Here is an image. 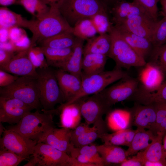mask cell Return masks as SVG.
I'll return each mask as SVG.
<instances>
[{"instance_id":"9c48e42d","label":"cell","mask_w":166,"mask_h":166,"mask_svg":"<svg viewBox=\"0 0 166 166\" xmlns=\"http://www.w3.org/2000/svg\"><path fill=\"white\" fill-rule=\"evenodd\" d=\"M120 81L100 92L111 107L117 103L131 98L138 89L139 80L137 79L128 76Z\"/></svg>"},{"instance_id":"11a10c76","label":"cell","mask_w":166,"mask_h":166,"mask_svg":"<svg viewBox=\"0 0 166 166\" xmlns=\"http://www.w3.org/2000/svg\"><path fill=\"white\" fill-rule=\"evenodd\" d=\"M160 2L161 6V14L166 16V0H160Z\"/></svg>"},{"instance_id":"f35d334b","label":"cell","mask_w":166,"mask_h":166,"mask_svg":"<svg viewBox=\"0 0 166 166\" xmlns=\"http://www.w3.org/2000/svg\"><path fill=\"white\" fill-rule=\"evenodd\" d=\"M99 138L104 144L118 146H128L126 129L116 131L112 133H109L107 132L104 133L100 136Z\"/></svg>"},{"instance_id":"d590c367","label":"cell","mask_w":166,"mask_h":166,"mask_svg":"<svg viewBox=\"0 0 166 166\" xmlns=\"http://www.w3.org/2000/svg\"><path fill=\"white\" fill-rule=\"evenodd\" d=\"M90 18L97 33L99 34L109 33L114 26L109 19L107 11L97 13Z\"/></svg>"},{"instance_id":"f1b7e54d","label":"cell","mask_w":166,"mask_h":166,"mask_svg":"<svg viewBox=\"0 0 166 166\" xmlns=\"http://www.w3.org/2000/svg\"><path fill=\"white\" fill-rule=\"evenodd\" d=\"M29 20L6 6L0 8V29L9 30L14 27L27 28Z\"/></svg>"},{"instance_id":"f5cc1de1","label":"cell","mask_w":166,"mask_h":166,"mask_svg":"<svg viewBox=\"0 0 166 166\" xmlns=\"http://www.w3.org/2000/svg\"><path fill=\"white\" fill-rule=\"evenodd\" d=\"M19 0H0L2 6H6L12 5H18Z\"/></svg>"},{"instance_id":"8992f818","label":"cell","mask_w":166,"mask_h":166,"mask_svg":"<svg viewBox=\"0 0 166 166\" xmlns=\"http://www.w3.org/2000/svg\"><path fill=\"white\" fill-rule=\"evenodd\" d=\"M0 96L18 99L38 109L41 105L37 78L30 77H19L10 85L0 88Z\"/></svg>"},{"instance_id":"681fc988","label":"cell","mask_w":166,"mask_h":166,"mask_svg":"<svg viewBox=\"0 0 166 166\" xmlns=\"http://www.w3.org/2000/svg\"><path fill=\"white\" fill-rule=\"evenodd\" d=\"M33 49L37 58L43 64L45 68L49 67L44 54L41 47L34 46L33 47Z\"/></svg>"},{"instance_id":"9f6ffc18","label":"cell","mask_w":166,"mask_h":166,"mask_svg":"<svg viewBox=\"0 0 166 166\" xmlns=\"http://www.w3.org/2000/svg\"><path fill=\"white\" fill-rule=\"evenodd\" d=\"M162 144L164 154L166 158V132L163 137Z\"/></svg>"},{"instance_id":"83f0119b","label":"cell","mask_w":166,"mask_h":166,"mask_svg":"<svg viewBox=\"0 0 166 166\" xmlns=\"http://www.w3.org/2000/svg\"><path fill=\"white\" fill-rule=\"evenodd\" d=\"M96 147L107 165L110 164H121L127 158L126 150L118 146L104 144Z\"/></svg>"},{"instance_id":"7402d4cb","label":"cell","mask_w":166,"mask_h":166,"mask_svg":"<svg viewBox=\"0 0 166 166\" xmlns=\"http://www.w3.org/2000/svg\"><path fill=\"white\" fill-rule=\"evenodd\" d=\"M77 38L73 52L69 58L58 67L62 70L81 78L84 41Z\"/></svg>"},{"instance_id":"f6af8a7d","label":"cell","mask_w":166,"mask_h":166,"mask_svg":"<svg viewBox=\"0 0 166 166\" xmlns=\"http://www.w3.org/2000/svg\"><path fill=\"white\" fill-rule=\"evenodd\" d=\"M120 164L121 166H143L144 161L139 152Z\"/></svg>"},{"instance_id":"3957f363","label":"cell","mask_w":166,"mask_h":166,"mask_svg":"<svg viewBox=\"0 0 166 166\" xmlns=\"http://www.w3.org/2000/svg\"><path fill=\"white\" fill-rule=\"evenodd\" d=\"M65 20L72 27L79 21L107 11L101 0H63L58 7Z\"/></svg>"},{"instance_id":"277c9868","label":"cell","mask_w":166,"mask_h":166,"mask_svg":"<svg viewBox=\"0 0 166 166\" xmlns=\"http://www.w3.org/2000/svg\"><path fill=\"white\" fill-rule=\"evenodd\" d=\"M37 78L39 99L43 110H52L58 104L62 105L65 102L54 71L49 67L37 70Z\"/></svg>"},{"instance_id":"f546056e","label":"cell","mask_w":166,"mask_h":166,"mask_svg":"<svg viewBox=\"0 0 166 166\" xmlns=\"http://www.w3.org/2000/svg\"><path fill=\"white\" fill-rule=\"evenodd\" d=\"M108 127L103 120L95 123L93 126L82 135L71 140V142L75 147H80L92 143L99 138L103 133L107 132Z\"/></svg>"},{"instance_id":"4dcf8cb0","label":"cell","mask_w":166,"mask_h":166,"mask_svg":"<svg viewBox=\"0 0 166 166\" xmlns=\"http://www.w3.org/2000/svg\"><path fill=\"white\" fill-rule=\"evenodd\" d=\"M76 39L72 32H65L44 40L39 44L40 46L55 49L72 48L74 46Z\"/></svg>"},{"instance_id":"ee69618b","label":"cell","mask_w":166,"mask_h":166,"mask_svg":"<svg viewBox=\"0 0 166 166\" xmlns=\"http://www.w3.org/2000/svg\"><path fill=\"white\" fill-rule=\"evenodd\" d=\"M19 77L12 75L2 69L0 70V86H8L13 83Z\"/></svg>"},{"instance_id":"9a60e30c","label":"cell","mask_w":166,"mask_h":166,"mask_svg":"<svg viewBox=\"0 0 166 166\" xmlns=\"http://www.w3.org/2000/svg\"><path fill=\"white\" fill-rule=\"evenodd\" d=\"M157 21L148 14L134 16L118 26L138 35L151 41L154 30Z\"/></svg>"},{"instance_id":"ac0fdd59","label":"cell","mask_w":166,"mask_h":166,"mask_svg":"<svg viewBox=\"0 0 166 166\" xmlns=\"http://www.w3.org/2000/svg\"><path fill=\"white\" fill-rule=\"evenodd\" d=\"M110 12L112 16V21L114 26L120 25L136 15L144 14L149 15L136 2H128L125 0L114 4L111 7Z\"/></svg>"},{"instance_id":"5bb4252c","label":"cell","mask_w":166,"mask_h":166,"mask_svg":"<svg viewBox=\"0 0 166 166\" xmlns=\"http://www.w3.org/2000/svg\"><path fill=\"white\" fill-rule=\"evenodd\" d=\"M29 48L18 52L8 64L0 67V69L18 77L37 78L38 75L37 71L28 57Z\"/></svg>"},{"instance_id":"db71d44e","label":"cell","mask_w":166,"mask_h":166,"mask_svg":"<svg viewBox=\"0 0 166 166\" xmlns=\"http://www.w3.org/2000/svg\"><path fill=\"white\" fill-rule=\"evenodd\" d=\"M144 166H165L163 163L159 161H151L145 160L144 162Z\"/></svg>"},{"instance_id":"2e32d148","label":"cell","mask_w":166,"mask_h":166,"mask_svg":"<svg viewBox=\"0 0 166 166\" xmlns=\"http://www.w3.org/2000/svg\"><path fill=\"white\" fill-rule=\"evenodd\" d=\"M139 75L138 80L141 84L140 88L147 92L156 90L164 81L165 76L155 64L149 61L143 66Z\"/></svg>"},{"instance_id":"7dc6e473","label":"cell","mask_w":166,"mask_h":166,"mask_svg":"<svg viewBox=\"0 0 166 166\" xmlns=\"http://www.w3.org/2000/svg\"><path fill=\"white\" fill-rule=\"evenodd\" d=\"M89 125L86 123H80L75 128L71 129V141L82 135L89 130L91 128Z\"/></svg>"},{"instance_id":"1f68e13d","label":"cell","mask_w":166,"mask_h":166,"mask_svg":"<svg viewBox=\"0 0 166 166\" xmlns=\"http://www.w3.org/2000/svg\"><path fill=\"white\" fill-rule=\"evenodd\" d=\"M133 98L137 103L144 105L155 101L166 102V81H164L156 90L152 92H146L138 88Z\"/></svg>"},{"instance_id":"680465c9","label":"cell","mask_w":166,"mask_h":166,"mask_svg":"<svg viewBox=\"0 0 166 166\" xmlns=\"http://www.w3.org/2000/svg\"><path fill=\"white\" fill-rule=\"evenodd\" d=\"M3 128L1 122H0V135L1 133L3 132L5 130V129H4Z\"/></svg>"},{"instance_id":"7a4b0ae2","label":"cell","mask_w":166,"mask_h":166,"mask_svg":"<svg viewBox=\"0 0 166 166\" xmlns=\"http://www.w3.org/2000/svg\"><path fill=\"white\" fill-rule=\"evenodd\" d=\"M55 127L53 114L37 110L26 114L19 122L10 126L8 129L18 132L23 136L41 142L49 132Z\"/></svg>"},{"instance_id":"4fadbf2b","label":"cell","mask_w":166,"mask_h":166,"mask_svg":"<svg viewBox=\"0 0 166 166\" xmlns=\"http://www.w3.org/2000/svg\"><path fill=\"white\" fill-rule=\"evenodd\" d=\"M136 104L131 111V123L137 128L149 130L155 135L156 113L153 103L144 105Z\"/></svg>"},{"instance_id":"d6a6232c","label":"cell","mask_w":166,"mask_h":166,"mask_svg":"<svg viewBox=\"0 0 166 166\" xmlns=\"http://www.w3.org/2000/svg\"><path fill=\"white\" fill-rule=\"evenodd\" d=\"M40 47L44 54L49 66L57 68L69 58L73 50V47L59 49Z\"/></svg>"},{"instance_id":"30bf717a","label":"cell","mask_w":166,"mask_h":166,"mask_svg":"<svg viewBox=\"0 0 166 166\" xmlns=\"http://www.w3.org/2000/svg\"><path fill=\"white\" fill-rule=\"evenodd\" d=\"M0 148H4L26 159L33 153L37 141L16 132L6 129L0 138Z\"/></svg>"},{"instance_id":"8d00e7d4","label":"cell","mask_w":166,"mask_h":166,"mask_svg":"<svg viewBox=\"0 0 166 166\" xmlns=\"http://www.w3.org/2000/svg\"><path fill=\"white\" fill-rule=\"evenodd\" d=\"M158 20L152 35L151 41L154 48L166 44V16Z\"/></svg>"},{"instance_id":"e0dca14e","label":"cell","mask_w":166,"mask_h":166,"mask_svg":"<svg viewBox=\"0 0 166 166\" xmlns=\"http://www.w3.org/2000/svg\"><path fill=\"white\" fill-rule=\"evenodd\" d=\"M121 36L132 48L145 61L150 57L154 49L151 41L119 26H114Z\"/></svg>"},{"instance_id":"d4e9b609","label":"cell","mask_w":166,"mask_h":166,"mask_svg":"<svg viewBox=\"0 0 166 166\" xmlns=\"http://www.w3.org/2000/svg\"><path fill=\"white\" fill-rule=\"evenodd\" d=\"M136 129L137 132L128 149L126 150L127 157L135 155L139 152L145 149L156 136L151 130Z\"/></svg>"},{"instance_id":"ba28073f","label":"cell","mask_w":166,"mask_h":166,"mask_svg":"<svg viewBox=\"0 0 166 166\" xmlns=\"http://www.w3.org/2000/svg\"><path fill=\"white\" fill-rule=\"evenodd\" d=\"M77 160L66 153L43 142L38 143L24 166H78Z\"/></svg>"},{"instance_id":"c3c4849f","label":"cell","mask_w":166,"mask_h":166,"mask_svg":"<svg viewBox=\"0 0 166 166\" xmlns=\"http://www.w3.org/2000/svg\"><path fill=\"white\" fill-rule=\"evenodd\" d=\"M33 47L30 46L28 49L27 55L29 60L36 69L45 68L43 64L37 58Z\"/></svg>"},{"instance_id":"6f0895ef","label":"cell","mask_w":166,"mask_h":166,"mask_svg":"<svg viewBox=\"0 0 166 166\" xmlns=\"http://www.w3.org/2000/svg\"><path fill=\"white\" fill-rule=\"evenodd\" d=\"M105 1L112 5V7L114 4L117 3L124 0H105Z\"/></svg>"},{"instance_id":"603a6c76","label":"cell","mask_w":166,"mask_h":166,"mask_svg":"<svg viewBox=\"0 0 166 166\" xmlns=\"http://www.w3.org/2000/svg\"><path fill=\"white\" fill-rule=\"evenodd\" d=\"M112 45V39L109 33L100 34L87 40L84 46L83 55L89 53H98L108 56Z\"/></svg>"},{"instance_id":"7bdbcfd3","label":"cell","mask_w":166,"mask_h":166,"mask_svg":"<svg viewBox=\"0 0 166 166\" xmlns=\"http://www.w3.org/2000/svg\"><path fill=\"white\" fill-rule=\"evenodd\" d=\"M160 0H133L141 7L156 21L158 13L157 4Z\"/></svg>"},{"instance_id":"cb8c5ba5","label":"cell","mask_w":166,"mask_h":166,"mask_svg":"<svg viewBox=\"0 0 166 166\" xmlns=\"http://www.w3.org/2000/svg\"><path fill=\"white\" fill-rule=\"evenodd\" d=\"M107 57L98 53H89L84 55L82 76L91 75L104 71Z\"/></svg>"},{"instance_id":"d6986e66","label":"cell","mask_w":166,"mask_h":166,"mask_svg":"<svg viewBox=\"0 0 166 166\" xmlns=\"http://www.w3.org/2000/svg\"><path fill=\"white\" fill-rule=\"evenodd\" d=\"M54 73L65 102H68L79 93L81 86V78L60 69L54 71Z\"/></svg>"},{"instance_id":"44dd1931","label":"cell","mask_w":166,"mask_h":166,"mask_svg":"<svg viewBox=\"0 0 166 166\" xmlns=\"http://www.w3.org/2000/svg\"><path fill=\"white\" fill-rule=\"evenodd\" d=\"M55 113L59 111L61 128L70 129L75 128L80 123L82 115L79 101L64 106L54 109Z\"/></svg>"},{"instance_id":"7c38bea8","label":"cell","mask_w":166,"mask_h":166,"mask_svg":"<svg viewBox=\"0 0 166 166\" xmlns=\"http://www.w3.org/2000/svg\"><path fill=\"white\" fill-rule=\"evenodd\" d=\"M33 109L32 107L17 99L0 97V122L1 123L17 124Z\"/></svg>"},{"instance_id":"f907efd6","label":"cell","mask_w":166,"mask_h":166,"mask_svg":"<svg viewBox=\"0 0 166 166\" xmlns=\"http://www.w3.org/2000/svg\"><path fill=\"white\" fill-rule=\"evenodd\" d=\"M9 41L8 30L0 29V42H5Z\"/></svg>"},{"instance_id":"4316f807","label":"cell","mask_w":166,"mask_h":166,"mask_svg":"<svg viewBox=\"0 0 166 166\" xmlns=\"http://www.w3.org/2000/svg\"><path fill=\"white\" fill-rule=\"evenodd\" d=\"M131 123L130 112L122 109L109 112L106 118L108 127L115 132L128 128Z\"/></svg>"},{"instance_id":"60d3db41","label":"cell","mask_w":166,"mask_h":166,"mask_svg":"<svg viewBox=\"0 0 166 166\" xmlns=\"http://www.w3.org/2000/svg\"><path fill=\"white\" fill-rule=\"evenodd\" d=\"M150 58V61L155 64L166 76V44L154 48Z\"/></svg>"},{"instance_id":"e575fe53","label":"cell","mask_w":166,"mask_h":166,"mask_svg":"<svg viewBox=\"0 0 166 166\" xmlns=\"http://www.w3.org/2000/svg\"><path fill=\"white\" fill-rule=\"evenodd\" d=\"M73 33L77 38L87 40L95 36L97 31L90 18L83 19L73 27Z\"/></svg>"},{"instance_id":"484cf974","label":"cell","mask_w":166,"mask_h":166,"mask_svg":"<svg viewBox=\"0 0 166 166\" xmlns=\"http://www.w3.org/2000/svg\"><path fill=\"white\" fill-rule=\"evenodd\" d=\"M164 135L157 133L150 145L144 150L139 152L144 161L161 162L166 166V158L162 144Z\"/></svg>"},{"instance_id":"816d5d0a","label":"cell","mask_w":166,"mask_h":166,"mask_svg":"<svg viewBox=\"0 0 166 166\" xmlns=\"http://www.w3.org/2000/svg\"><path fill=\"white\" fill-rule=\"evenodd\" d=\"M46 4L49 6H55L58 7L63 0H42Z\"/></svg>"},{"instance_id":"ab89813d","label":"cell","mask_w":166,"mask_h":166,"mask_svg":"<svg viewBox=\"0 0 166 166\" xmlns=\"http://www.w3.org/2000/svg\"><path fill=\"white\" fill-rule=\"evenodd\" d=\"M79 154L85 155L89 157L96 160L99 162L101 166L107 165L98 153L96 145H86L78 148L74 147L70 155L71 157L74 158Z\"/></svg>"},{"instance_id":"836d02e7","label":"cell","mask_w":166,"mask_h":166,"mask_svg":"<svg viewBox=\"0 0 166 166\" xmlns=\"http://www.w3.org/2000/svg\"><path fill=\"white\" fill-rule=\"evenodd\" d=\"M18 5L22 6L36 19L44 17L50 10V7L42 0H19Z\"/></svg>"},{"instance_id":"8fae6325","label":"cell","mask_w":166,"mask_h":166,"mask_svg":"<svg viewBox=\"0 0 166 166\" xmlns=\"http://www.w3.org/2000/svg\"><path fill=\"white\" fill-rule=\"evenodd\" d=\"M78 101L82 116L85 123L89 125L103 120V116L110 112L111 107L100 93L92 95L85 99H81Z\"/></svg>"},{"instance_id":"bcb514c9","label":"cell","mask_w":166,"mask_h":166,"mask_svg":"<svg viewBox=\"0 0 166 166\" xmlns=\"http://www.w3.org/2000/svg\"><path fill=\"white\" fill-rule=\"evenodd\" d=\"M14 55L13 51L0 48V67L8 64Z\"/></svg>"},{"instance_id":"ffe728a7","label":"cell","mask_w":166,"mask_h":166,"mask_svg":"<svg viewBox=\"0 0 166 166\" xmlns=\"http://www.w3.org/2000/svg\"><path fill=\"white\" fill-rule=\"evenodd\" d=\"M71 129L65 128L54 127L41 142L49 144L70 155L75 147L71 141Z\"/></svg>"},{"instance_id":"5b68a950","label":"cell","mask_w":166,"mask_h":166,"mask_svg":"<svg viewBox=\"0 0 166 166\" xmlns=\"http://www.w3.org/2000/svg\"><path fill=\"white\" fill-rule=\"evenodd\" d=\"M128 76V73L121 69L117 68L91 75L82 76L81 86L79 93L70 101L61 105H69L89 95L99 93L108 85Z\"/></svg>"},{"instance_id":"52a82bcc","label":"cell","mask_w":166,"mask_h":166,"mask_svg":"<svg viewBox=\"0 0 166 166\" xmlns=\"http://www.w3.org/2000/svg\"><path fill=\"white\" fill-rule=\"evenodd\" d=\"M109 34L111 37L112 45L108 57L115 61V68L128 69L143 67L146 64V61L125 42L114 26Z\"/></svg>"},{"instance_id":"b9f144b4","label":"cell","mask_w":166,"mask_h":166,"mask_svg":"<svg viewBox=\"0 0 166 166\" xmlns=\"http://www.w3.org/2000/svg\"><path fill=\"white\" fill-rule=\"evenodd\" d=\"M26 159L12 151L0 148V166H17Z\"/></svg>"},{"instance_id":"74e56055","label":"cell","mask_w":166,"mask_h":166,"mask_svg":"<svg viewBox=\"0 0 166 166\" xmlns=\"http://www.w3.org/2000/svg\"><path fill=\"white\" fill-rule=\"evenodd\" d=\"M156 113V132L164 134L166 132V102L155 101L152 102Z\"/></svg>"},{"instance_id":"6da1fadb","label":"cell","mask_w":166,"mask_h":166,"mask_svg":"<svg viewBox=\"0 0 166 166\" xmlns=\"http://www.w3.org/2000/svg\"><path fill=\"white\" fill-rule=\"evenodd\" d=\"M50 7L49 12L44 17L29 20L27 29L32 34L30 40L31 46L58 34L65 32H73V27L62 16L58 7Z\"/></svg>"}]
</instances>
